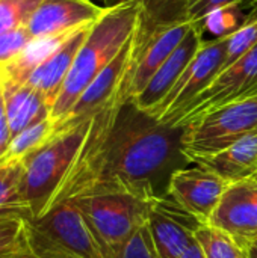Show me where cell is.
<instances>
[{
	"mask_svg": "<svg viewBox=\"0 0 257 258\" xmlns=\"http://www.w3.org/2000/svg\"><path fill=\"white\" fill-rule=\"evenodd\" d=\"M32 39L33 36L30 35L27 26L0 35V68L15 59Z\"/></svg>",
	"mask_w": 257,
	"mask_h": 258,
	"instance_id": "484cf974",
	"label": "cell"
},
{
	"mask_svg": "<svg viewBox=\"0 0 257 258\" xmlns=\"http://www.w3.org/2000/svg\"><path fill=\"white\" fill-rule=\"evenodd\" d=\"M105 9L92 0H42L27 23V29L33 39L70 33L94 24Z\"/></svg>",
	"mask_w": 257,
	"mask_h": 258,
	"instance_id": "5bb4252c",
	"label": "cell"
},
{
	"mask_svg": "<svg viewBox=\"0 0 257 258\" xmlns=\"http://www.w3.org/2000/svg\"><path fill=\"white\" fill-rule=\"evenodd\" d=\"M191 27L192 23H180L155 30L136 29L130 68L118 97L120 104L133 100L142 92L155 73L185 39Z\"/></svg>",
	"mask_w": 257,
	"mask_h": 258,
	"instance_id": "52a82bcc",
	"label": "cell"
},
{
	"mask_svg": "<svg viewBox=\"0 0 257 258\" xmlns=\"http://www.w3.org/2000/svg\"><path fill=\"white\" fill-rule=\"evenodd\" d=\"M15 258H41V257H38V255L30 249V245H29L26 249H23V251H21V252H20V254H18Z\"/></svg>",
	"mask_w": 257,
	"mask_h": 258,
	"instance_id": "4dcf8cb0",
	"label": "cell"
},
{
	"mask_svg": "<svg viewBox=\"0 0 257 258\" xmlns=\"http://www.w3.org/2000/svg\"><path fill=\"white\" fill-rule=\"evenodd\" d=\"M229 186L230 183L220 175L194 163L171 172L167 195L201 224H208Z\"/></svg>",
	"mask_w": 257,
	"mask_h": 258,
	"instance_id": "30bf717a",
	"label": "cell"
},
{
	"mask_svg": "<svg viewBox=\"0 0 257 258\" xmlns=\"http://www.w3.org/2000/svg\"><path fill=\"white\" fill-rule=\"evenodd\" d=\"M112 258H159L155 251L148 228L144 227L138 231Z\"/></svg>",
	"mask_w": 257,
	"mask_h": 258,
	"instance_id": "4316f807",
	"label": "cell"
},
{
	"mask_svg": "<svg viewBox=\"0 0 257 258\" xmlns=\"http://www.w3.org/2000/svg\"><path fill=\"white\" fill-rule=\"evenodd\" d=\"M242 2L244 0H189L188 21L200 27V23L209 15Z\"/></svg>",
	"mask_w": 257,
	"mask_h": 258,
	"instance_id": "83f0119b",
	"label": "cell"
},
{
	"mask_svg": "<svg viewBox=\"0 0 257 258\" xmlns=\"http://www.w3.org/2000/svg\"><path fill=\"white\" fill-rule=\"evenodd\" d=\"M195 239L206 258H251L247 248L214 225L201 224L195 231Z\"/></svg>",
	"mask_w": 257,
	"mask_h": 258,
	"instance_id": "7402d4cb",
	"label": "cell"
},
{
	"mask_svg": "<svg viewBox=\"0 0 257 258\" xmlns=\"http://www.w3.org/2000/svg\"><path fill=\"white\" fill-rule=\"evenodd\" d=\"M200 225L195 216L165 194L156 197L147 228L158 257L180 258L197 240L195 231Z\"/></svg>",
	"mask_w": 257,
	"mask_h": 258,
	"instance_id": "8fae6325",
	"label": "cell"
},
{
	"mask_svg": "<svg viewBox=\"0 0 257 258\" xmlns=\"http://www.w3.org/2000/svg\"><path fill=\"white\" fill-rule=\"evenodd\" d=\"M248 252H250V257L251 258H257V239L250 245L248 248Z\"/></svg>",
	"mask_w": 257,
	"mask_h": 258,
	"instance_id": "1f68e13d",
	"label": "cell"
},
{
	"mask_svg": "<svg viewBox=\"0 0 257 258\" xmlns=\"http://www.w3.org/2000/svg\"><path fill=\"white\" fill-rule=\"evenodd\" d=\"M180 258H206L204 257V254H203V249H201V246H200V243L195 240L188 249H186V252L182 255Z\"/></svg>",
	"mask_w": 257,
	"mask_h": 258,
	"instance_id": "f546056e",
	"label": "cell"
},
{
	"mask_svg": "<svg viewBox=\"0 0 257 258\" xmlns=\"http://www.w3.org/2000/svg\"><path fill=\"white\" fill-rule=\"evenodd\" d=\"M92 24L83 26L79 30H76L53 54H50L27 79L24 85L32 86L36 89L48 103L50 107H53L64 82L74 63V59L85 42L89 29Z\"/></svg>",
	"mask_w": 257,
	"mask_h": 258,
	"instance_id": "2e32d148",
	"label": "cell"
},
{
	"mask_svg": "<svg viewBox=\"0 0 257 258\" xmlns=\"http://www.w3.org/2000/svg\"><path fill=\"white\" fill-rule=\"evenodd\" d=\"M29 224L20 218L0 219V258H12L29 246Z\"/></svg>",
	"mask_w": 257,
	"mask_h": 258,
	"instance_id": "cb8c5ba5",
	"label": "cell"
},
{
	"mask_svg": "<svg viewBox=\"0 0 257 258\" xmlns=\"http://www.w3.org/2000/svg\"><path fill=\"white\" fill-rule=\"evenodd\" d=\"M226 50L227 33L214 41L203 42L201 48L185 68L165 100L150 115L159 122L174 127L185 107L221 73L226 60Z\"/></svg>",
	"mask_w": 257,
	"mask_h": 258,
	"instance_id": "ba28073f",
	"label": "cell"
},
{
	"mask_svg": "<svg viewBox=\"0 0 257 258\" xmlns=\"http://www.w3.org/2000/svg\"><path fill=\"white\" fill-rule=\"evenodd\" d=\"M257 45V17L247 20L238 29L230 30L227 33V50L226 60L221 71L227 70L242 56H245L250 50Z\"/></svg>",
	"mask_w": 257,
	"mask_h": 258,
	"instance_id": "603a6c76",
	"label": "cell"
},
{
	"mask_svg": "<svg viewBox=\"0 0 257 258\" xmlns=\"http://www.w3.org/2000/svg\"><path fill=\"white\" fill-rule=\"evenodd\" d=\"M208 224L250 248L257 239V174L227 187Z\"/></svg>",
	"mask_w": 257,
	"mask_h": 258,
	"instance_id": "4fadbf2b",
	"label": "cell"
},
{
	"mask_svg": "<svg viewBox=\"0 0 257 258\" xmlns=\"http://www.w3.org/2000/svg\"><path fill=\"white\" fill-rule=\"evenodd\" d=\"M253 133H257V95L220 107L183 125L180 153L186 162L192 163Z\"/></svg>",
	"mask_w": 257,
	"mask_h": 258,
	"instance_id": "5b68a950",
	"label": "cell"
},
{
	"mask_svg": "<svg viewBox=\"0 0 257 258\" xmlns=\"http://www.w3.org/2000/svg\"><path fill=\"white\" fill-rule=\"evenodd\" d=\"M183 127L159 122L133 101L112 103L92 116L86 139L52 198L53 207L106 183H153L180 154Z\"/></svg>",
	"mask_w": 257,
	"mask_h": 258,
	"instance_id": "6da1fadb",
	"label": "cell"
},
{
	"mask_svg": "<svg viewBox=\"0 0 257 258\" xmlns=\"http://www.w3.org/2000/svg\"><path fill=\"white\" fill-rule=\"evenodd\" d=\"M158 194L153 183H106L73 200L105 258H112L148 224Z\"/></svg>",
	"mask_w": 257,
	"mask_h": 258,
	"instance_id": "7a4b0ae2",
	"label": "cell"
},
{
	"mask_svg": "<svg viewBox=\"0 0 257 258\" xmlns=\"http://www.w3.org/2000/svg\"><path fill=\"white\" fill-rule=\"evenodd\" d=\"M53 133H55V124L50 118H45L27 127L20 135L12 138L8 151L0 159V166H6L11 163H21L35 150L42 147L53 136Z\"/></svg>",
	"mask_w": 257,
	"mask_h": 258,
	"instance_id": "44dd1931",
	"label": "cell"
},
{
	"mask_svg": "<svg viewBox=\"0 0 257 258\" xmlns=\"http://www.w3.org/2000/svg\"><path fill=\"white\" fill-rule=\"evenodd\" d=\"M42 0H0V35L27 26Z\"/></svg>",
	"mask_w": 257,
	"mask_h": 258,
	"instance_id": "d4e9b609",
	"label": "cell"
},
{
	"mask_svg": "<svg viewBox=\"0 0 257 258\" xmlns=\"http://www.w3.org/2000/svg\"><path fill=\"white\" fill-rule=\"evenodd\" d=\"M23 181V162L0 166V219L20 218L32 221L30 209L24 200Z\"/></svg>",
	"mask_w": 257,
	"mask_h": 258,
	"instance_id": "ffe728a7",
	"label": "cell"
},
{
	"mask_svg": "<svg viewBox=\"0 0 257 258\" xmlns=\"http://www.w3.org/2000/svg\"><path fill=\"white\" fill-rule=\"evenodd\" d=\"M0 88L12 138L20 135L27 127L50 118L52 107L45 98L32 86L0 83Z\"/></svg>",
	"mask_w": 257,
	"mask_h": 258,
	"instance_id": "e0dca14e",
	"label": "cell"
},
{
	"mask_svg": "<svg viewBox=\"0 0 257 258\" xmlns=\"http://www.w3.org/2000/svg\"><path fill=\"white\" fill-rule=\"evenodd\" d=\"M91 121L92 118L56 130L42 147L23 160V190L32 213V221L45 215L52 198L86 139Z\"/></svg>",
	"mask_w": 257,
	"mask_h": 258,
	"instance_id": "277c9868",
	"label": "cell"
},
{
	"mask_svg": "<svg viewBox=\"0 0 257 258\" xmlns=\"http://www.w3.org/2000/svg\"><path fill=\"white\" fill-rule=\"evenodd\" d=\"M92 2H94V0H92ZM97 2H100V3H101V6H105V8H106V2H108V0H97Z\"/></svg>",
	"mask_w": 257,
	"mask_h": 258,
	"instance_id": "d6a6232c",
	"label": "cell"
},
{
	"mask_svg": "<svg viewBox=\"0 0 257 258\" xmlns=\"http://www.w3.org/2000/svg\"><path fill=\"white\" fill-rule=\"evenodd\" d=\"M203 45L201 32L200 27L192 24L191 30L185 36V39L179 44V47L174 50V53L161 65V68L155 73V76L150 79L148 85L142 89L141 94H138L133 100V104L147 112L148 115L165 100L168 92L173 89L185 68L189 65V62L194 59V56L198 53V50Z\"/></svg>",
	"mask_w": 257,
	"mask_h": 258,
	"instance_id": "9a60e30c",
	"label": "cell"
},
{
	"mask_svg": "<svg viewBox=\"0 0 257 258\" xmlns=\"http://www.w3.org/2000/svg\"><path fill=\"white\" fill-rule=\"evenodd\" d=\"M139 18L141 6L130 2L108 6L92 24L52 107L50 119L55 125L65 119L83 91L130 39L138 29Z\"/></svg>",
	"mask_w": 257,
	"mask_h": 258,
	"instance_id": "3957f363",
	"label": "cell"
},
{
	"mask_svg": "<svg viewBox=\"0 0 257 258\" xmlns=\"http://www.w3.org/2000/svg\"><path fill=\"white\" fill-rule=\"evenodd\" d=\"M130 2H135L141 6V18L138 27L142 30H155L165 26L189 23V0H108L106 8Z\"/></svg>",
	"mask_w": 257,
	"mask_h": 258,
	"instance_id": "d6986e66",
	"label": "cell"
},
{
	"mask_svg": "<svg viewBox=\"0 0 257 258\" xmlns=\"http://www.w3.org/2000/svg\"><path fill=\"white\" fill-rule=\"evenodd\" d=\"M136 32V30H135ZM135 33L121 47L118 54L103 68V71L91 82V85L83 91L80 98L76 101L70 113L62 122L55 125V132L76 125L85 119L92 118L95 113L103 110L112 103H118L120 91L127 76L132 62ZM120 104V103H118Z\"/></svg>",
	"mask_w": 257,
	"mask_h": 258,
	"instance_id": "7c38bea8",
	"label": "cell"
},
{
	"mask_svg": "<svg viewBox=\"0 0 257 258\" xmlns=\"http://www.w3.org/2000/svg\"><path fill=\"white\" fill-rule=\"evenodd\" d=\"M29 245L41 258H105L83 213L73 201L30 221Z\"/></svg>",
	"mask_w": 257,
	"mask_h": 258,
	"instance_id": "8992f818",
	"label": "cell"
},
{
	"mask_svg": "<svg viewBox=\"0 0 257 258\" xmlns=\"http://www.w3.org/2000/svg\"><path fill=\"white\" fill-rule=\"evenodd\" d=\"M11 141H12V135L9 130V124H8V118H6V112H5V104H3V94H2V88H0V159L8 151Z\"/></svg>",
	"mask_w": 257,
	"mask_h": 258,
	"instance_id": "f1b7e54d",
	"label": "cell"
},
{
	"mask_svg": "<svg viewBox=\"0 0 257 258\" xmlns=\"http://www.w3.org/2000/svg\"><path fill=\"white\" fill-rule=\"evenodd\" d=\"M192 163L212 171L230 184L250 178L257 174V133L248 135L232 147L197 159Z\"/></svg>",
	"mask_w": 257,
	"mask_h": 258,
	"instance_id": "ac0fdd59",
	"label": "cell"
},
{
	"mask_svg": "<svg viewBox=\"0 0 257 258\" xmlns=\"http://www.w3.org/2000/svg\"><path fill=\"white\" fill-rule=\"evenodd\" d=\"M257 95V45L245 56L221 71L212 83L200 92L180 113L174 127L204 116L227 104Z\"/></svg>",
	"mask_w": 257,
	"mask_h": 258,
	"instance_id": "9c48e42d",
	"label": "cell"
}]
</instances>
